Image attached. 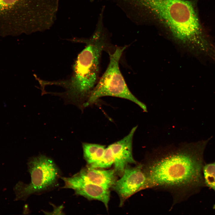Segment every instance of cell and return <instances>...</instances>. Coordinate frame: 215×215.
<instances>
[{
  "mask_svg": "<svg viewBox=\"0 0 215 215\" xmlns=\"http://www.w3.org/2000/svg\"><path fill=\"white\" fill-rule=\"evenodd\" d=\"M210 139L169 146L153 151L142 163L146 189L169 191L175 203L197 194L206 187L204 152Z\"/></svg>",
  "mask_w": 215,
  "mask_h": 215,
  "instance_id": "6da1fadb",
  "label": "cell"
},
{
  "mask_svg": "<svg viewBox=\"0 0 215 215\" xmlns=\"http://www.w3.org/2000/svg\"><path fill=\"white\" fill-rule=\"evenodd\" d=\"M169 32L172 38L197 55L214 45L202 26L195 4L189 0H128Z\"/></svg>",
  "mask_w": 215,
  "mask_h": 215,
  "instance_id": "7a4b0ae2",
  "label": "cell"
},
{
  "mask_svg": "<svg viewBox=\"0 0 215 215\" xmlns=\"http://www.w3.org/2000/svg\"><path fill=\"white\" fill-rule=\"evenodd\" d=\"M69 40L86 44L74 62L71 74L65 79L46 81L45 84L47 85L60 86L64 89V92H53L52 94L62 98L65 104L73 105L82 110L84 105L100 78L102 52L108 53L116 47L111 45L108 34L101 27H97L89 38Z\"/></svg>",
  "mask_w": 215,
  "mask_h": 215,
  "instance_id": "3957f363",
  "label": "cell"
},
{
  "mask_svg": "<svg viewBox=\"0 0 215 215\" xmlns=\"http://www.w3.org/2000/svg\"><path fill=\"white\" fill-rule=\"evenodd\" d=\"M127 46L116 47L108 52L109 62L107 67L91 91L83 108L94 104L99 98L111 96L130 100L138 105L144 112H147L146 105L138 99L129 89L120 71L119 62Z\"/></svg>",
  "mask_w": 215,
  "mask_h": 215,
  "instance_id": "277c9868",
  "label": "cell"
},
{
  "mask_svg": "<svg viewBox=\"0 0 215 215\" xmlns=\"http://www.w3.org/2000/svg\"><path fill=\"white\" fill-rule=\"evenodd\" d=\"M27 164L31 181L28 184L20 182L17 184V199L24 200L31 195L41 194L57 186L61 172L51 158L40 154L30 158Z\"/></svg>",
  "mask_w": 215,
  "mask_h": 215,
  "instance_id": "5b68a950",
  "label": "cell"
},
{
  "mask_svg": "<svg viewBox=\"0 0 215 215\" xmlns=\"http://www.w3.org/2000/svg\"><path fill=\"white\" fill-rule=\"evenodd\" d=\"M31 0H0V36H15L31 31Z\"/></svg>",
  "mask_w": 215,
  "mask_h": 215,
  "instance_id": "8992f818",
  "label": "cell"
},
{
  "mask_svg": "<svg viewBox=\"0 0 215 215\" xmlns=\"http://www.w3.org/2000/svg\"><path fill=\"white\" fill-rule=\"evenodd\" d=\"M146 178L142 163L134 167L128 165L121 178L116 180L112 188L120 198L122 206L128 198L136 193L146 189Z\"/></svg>",
  "mask_w": 215,
  "mask_h": 215,
  "instance_id": "52a82bcc",
  "label": "cell"
},
{
  "mask_svg": "<svg viewBox=\"0 0 215 215\" xmlns=\"http://www.w3.org/2000/svg\"><path fill=\"white\" fill-rule=\"evenodd\" d=\"M64 182L62 188L73 189L77 195L83 196L89 200H96L102 202L107 210L110 199L109 190L84 180L76 174L72 176L60 177Z\"/></svg>",
  "mask_w": 215,
  "mask_h": 215,
  "instance_id": "ba28073f",
  "label": "cell"
},
{
  "mask_svg": "<svg viewBox=\"0 0 215 215\" xmlns=\"http://www.w3.org/2000/svg\"><path fill=\"white\" fill-rule=\"evenodd\" d=\"M137 128V126L133 127L123 138L109 145L114 158V169L116 175L120 177L128 165L137 164L132 154L133 138Z\"/></svg>",
  "mask_w": 215,
  "mask_h": 215,
  "instance_id": "9c48e42d",
  "label": "cell"
},
{
  "mask_svg": "<svg viewBox=\"0 0 215 215\" xmlns=\"http://www.w3.org/2000/svg\"><path fill=\"white\" fill-rule=\"evenodd\" d=\"M84 180L109 190L117 180L114 169L102 170L87 166L76 174Z\"/></svg>",
  "mask_w": 215,
  "mask_h": 215,
  "instance_id": "30bf717a",
  "label": "cell"
},
{
  "mask_svg": "<svg viewBox=\"0 0 215 215\" xmlns=\"http://www.w3.org/2000/svg\"><path fill=\"white\" fill-rule=\"evenodd\" d=\"M83 156L88 165L100 159L103 156L106 147L105 145L87 142L82 144Z\"/></svg>",
  "mask_w": 215,
  "mask_h": 215,
  "instance_id": "8fae6325",
  "label": "cell"
},
{
  "mask_svg": "<svg viewBox=\"0 0 215 215\" xmlns=\"http://www.w3.org/2000/svg\"><path fill=\"white\" fill-rule=\"evenodd\" d=\"M203 173L206 186L215 191V161L205 163L203 168ZM214 208L215 209V206Z\"/></svg>",
  "mask_w": 215,
  "mask_h": 215,
  "instance_id": "7c38bea8",
  "label": "cell"
},
{
  "mask_svg": "<svg viewBox=\"0 0 215 215\" xmlns=\"http://www.w3.org/2000/svg\"><path fill=\"white\" fill-rule=\"evenodd\" d=\"M114 159L111 149L109 145L105 148L104 154L101 158L87 166L97 168H107L110 167L114 163Z\"/></svg>",
  "mask_w": 215,
  "mask_h": 215,
  "instance_id": "4fadbf2b",
  "label": "cell"
}]
</instances>
